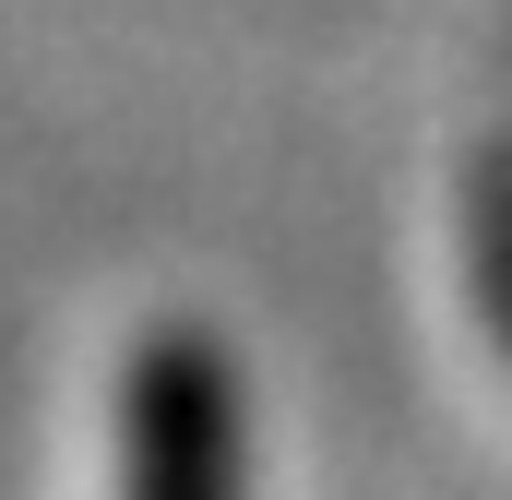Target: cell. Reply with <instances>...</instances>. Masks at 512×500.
Wrapping results in <instances>:
<instances>
[{"label": "cell", "mask_w": 512, "mask_h": 500, "mask_svg": "<svg viewBox=\"0 0 512 500\" xmlns=\"http://www.w3.org/2000/svg\"><path fill=\"white\" fill-rule=\"evenodd\" d=\"M465 250H477L489 334H501V358H512V143H489V155H477V179H465Z\"/></svg>", "instance_id": "cell-2"}, {"label": "cell", "mask_w": 512, "mask_h": 500, "mask_svg": "<svg viewBox=\"0 0 512 500\" xmlns=\"http://www.w3.org/2000/svg\"><path fill=\"white\" fill-rule=\"evenodd\" d=\"M120 500H251L239 370L215 334H155L120 381Z\"/></svg>", "instance_id": "cell-1"}]
</instances>
